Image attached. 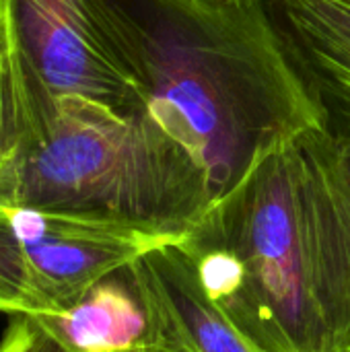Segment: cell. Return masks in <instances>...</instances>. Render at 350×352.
I'll return each instance as SVG.
<instances>
[{"instance_id": "cell-1", "label": "cell", "mask_w": 350, "mask_h": 352, "mask_svg": "<svg viewBox=\"0 0 350 352\" xmlns=\"http://www.w3.org/2000/svg\"><path fill=\"white\" fill-rule=\"evenodd\" d=\"M155 120L208 169L215 198L326 107L262 0H83Z\"/></svg>"}, {"instance_id": "cell-2", "label": "cell", "mask_w": 350, "mask_h": 352, "mask_svg": "<svg viewBox=\"0 0 350 352\" xmlns=\"http://www.w3.org/2000/svg\"><path fill=\"white\" fill-rule=\"evenodd\" d=\"M208 169L151 111L66 97L0 173V206L179 241L208 210Z\"/></svg>"}, {"instance_id": "cell-3", "label": "cell", "mask_w": 350, "mask_h": 352, "mask_svg": "<svg viewBox=\"0 0 350 352\" xmlns=\"http://www.w3.org/2000/svg\"><path fill=\"white\" fill-rule=\"evenodd\" d=\"M307 157L262 153L175 241L204 297L260 352H322L305 254Z\"/></svg>"}, {"instance_id": "cell-4", "label": "cell", "mask_w": 350, "mask_h": 352, "mask_svg": "<svg viewBox=\"0 0 350 352\" xmlns=\"http://www.w3.org/2000/svg\"><path fill=\"white\" fill-rule=\"evenodd\" d=\"M31 138L66 97L122 116L149 111L140 93L101 47L83 0H2Z\"/></svg>"}, {"instance_id": "cell-5", "label": "cell", "mask_w": 350, "mask_h": 352, "mask_svg": "<svg viewBox=\"0 0 350 352\" xmlns=\"http://www.w3.org/2000/svg\"><path fill=\"white\" fill-rule=\"evenodd\" d=\"M163 243L171 241L0 206V311L56 309L103 272Z\"/></svg>"}, {"instance_id": "cell-6", "label": "cell", "mask_w": 350, "mask_h": 352, "mask_svg": "<svg viewBox=\"0 0 350 352\" xmlns=\"http://www.w3.org/2000/svg\"><path fill=\"white\" fill-rule=\"evenodd\" d=\"M299 142L307 157V280L322 352H350V138L324 126Z\"/></svg>"}, {"instance_id": "cell-7", "label": "cell", "mask_w": 350, "mask_h": 352, "mask_svg": "<svg viewBox=\"0 0 350 352\" xmlns=\"http://www.w3.org/2000/svg\"><path fill=\"white\" fill-rule=\"evenodd\" d=\"M29 318L68 352H182L144 254Z\"/></svg>"}, {"instance_id": "cell-8", "label": "cell", "mask_w": 350, "mask_h": 352, "mask_svg": "<svg viewBox=\"0 0 350 352\" xmlns=\"http://www.w3.org/2000/svg\"><path fill=\"white\" fill-rule=\"evenodd\" d=\"M182 352H260L202 293L175 241L144 254Z\"/></svg>"}, {"instance_id": "cell-9", "label": "cell", "mask_w": 350, "mask_h": 352, "mask_svg": "<svg viewBox=\"0 0 350 352\" xmlns=\"http://www.w3.org/2000/svg\"><path fill=\"white\" fill-rule=\"evenodd\" d=\"M272 14L303 68L350 85V0H274Z\"/></svg>"}, {"instance_id": "cell-10", "label": "cell", "mask_w": 350, "mask_h": 352, "mask_svg": "<svg viewBox=\"0 0 350 352\" xmlns=\"http://www.w3.org/2000/svg\"><path fill=\"white\" fill-rule=\"evenodd\" d=\"M29 140L31 128L23 105L4 4L0 0V173L14 163Z\"/></svg>"}, {"instance_id": "cell-11", "label": "cell", "mask_w": 350, "mask_h": 352, "mask_svg": "<svg viewBox=\"0 0 350 352\" xmlns=\"http://www.w3.org/2000/svg\"><path fill=\"white\" fill-rule=\"evenodd\" d=\"M0 352H68L64 351L33 318L25 314L10 316L0 338Z\"/></svg>"}]
</instances>
